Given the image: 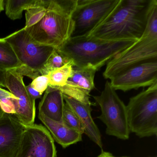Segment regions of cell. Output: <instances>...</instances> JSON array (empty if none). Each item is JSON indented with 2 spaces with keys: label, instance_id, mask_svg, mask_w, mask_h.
Returning a JSON list of instances; mask_svg holds the SVG:
<instances>
[{
  "label": "cell",
  "instance_id": "obj_20",
  "mask_svg": "<svg viewBox=\"0 0 157 157\" xmlns=\"http://www.w3.org/2000/svg\"><path fill=\"white\" fill-rule=\"evenodd\" d=\"M70 61L57 49L55 48L40 71L41 75H48L50 72L59 68Z\"/></svg>",
  "mask_w": 157,
  "mask_h": 157
},
{
  "label": "cell",
  "instance_id": "obj_3",
  "mask_svg": "<svg viewBox=\"0 0 157 157\" xmlns=\"http://www.w3.org/2000/svg\"><path fill=\"white\" fill-rule=\"evenodd\" d=\"M137 41L133 39L104 41L80 35L72 36L57 49L72 61L73 66L91 68L98 71Z\"/></svg>",
  "mask_w": 157,
  "mask_h": 157
},
{
  "label": "cell",
  "instance_id": "obj_18",
  "mask_svg": "<svg viewBox=\"0 0 157 157\" xmlns=\"http://www.w3.org/2000/svg\"><path fill=\"white\" fill-rule=\"evenodd\" d=\"M21 66L10 44L4 38H0V70L16 71Z\"/></svg>",
  "mask_w": 157,
  "mask_h": 157
},
{
  "label": "cell",
  "instance_id": "obj_23",
  "mask_svg": "<svg viewBox=\"0 0 157 157\" xmlns=\"http://www.w3.org/2000/svg\"><path fill=\"white\" fill-rule=\"evenodd\" d=\"M17 98L10 92L0 88V105L4 113L14 115Z\"/></svg>",
  "mask_w": 157,
  "mask_h": 157
},
{
  "label": "cell",
  "instance_id": "obj_26",
  "mask_svg": "<svg viewBox=\"0 0 157 157\" xmlns=\"http://www.w3.org/2000/svg\"><path fill=\"white\" fill-rule=\"evenodd\" d=\"M6 72L5 71L0 70V87L6 88Z\"/></svg>",
  "mask_w": 157,
  "mask_h": 157
},
{
  "label": "cell",
  "instance_id": "obj_25",
  "mask_svg": "<svg viewBox=\"0 0 157 157\" xmlns=\"http://www.w3.org/2000/svg\"><path fill=\"white\" fill-rule=\"evenodd\" d=\"M26 88L29 95L34 101L36 99H40L42 97V94L40 93L39 92L34 89L31 86V84L26 86Z\"/></svg>",
  "mask_w": 157,
  "mask_h": 157
},
{
  "label": "cell",
  "instance_id": "obj_17",
  "mask_svg": "<svg viewBox=\"0 0 157 157\" xmlns=\"http://www.w3.org/2000/svg\"><path fill=\"white\" fill-rule=\"evenodd\" d=\"M45 0H8L5 5L6 14L11 20L21 19L24 11L43 6Z\"/></svg>",
  "mask_w": 157,
  "mask_h": 157
},
{
  "label": "cell",
  "instance_id": "obj_11",
  "mask_svg": "<svg viewBox=\"0 0 157 157\" xmlns=\"http://www.w3.org/2000/svg\"><path fill=\"white\" fill-rule=\"evenodd\" d=\"M6 82V88L17 98L14 115L26 126L34 124L35 101L27 92L23 76L15 70L7 71Z\"/></svg>",
  "mask_w": 157,
  "mask_h": 157
},
{
  "label": "cell",
  "instance_id": "obj_8",
  "mask_svg": "<svg viewBox=\"0 0 157 157\" xmlns=\"http://www.w3.org/2000/svg\"><path fill=\"white\" fill-rule=\"evenodd\" d=\"M118 0H78L73 15L72 36L83 35L93 29L117 3Z\"/></svg>",
  "mask_w": 157,
  "mask_h": 157
},
{
  "label": "cell",
  "instance_id": "obj_24",
  "mask_svg": "<svg viewBox=\"0 0 157 157\" xmlns=\"http://www.w3.org/2000/svg\"><path fill=\"white\" fill-rule=\"evenodd\" d=\"M31 86L36 90L43 94L49 85V78L48 75H41L33 80Z\"/></svg>",
  "mask_w": 157,
  "mask_h": 157
},
{
  "label": "cell",
  "instance_id": "obj_5",
  "mask_svg": "<svg viewBox=\"0 0 157 157\" xmlns=\"http://www.w3.org/2000/svg\"><path fill=\"white\" fill-rule=\"evenodd\" d=\"M130 132L140 138L157 135V82L131 97L126 105Z\"/></svg>",
  "mask_w": 157,
  "mask_h": 157
},
{
  "label": "cell",
  "instance_id": "obj_31",
  "mask_svg": "<svg viewBox=\"0 0 157 157\" xmlns=\"http://www.w3.org/2000/svg\"></svg>",
  "mask_w": 157,
  "mask_h": 157
},
{
  "label": "cell",
  "instance_id": "obj_22",
  "mask_svg": "<svg viewBox=\"0 0 157 157\" xmlns=\"http://www.w3.org/2000/svg\"><path fill=\"white\" fill-rule=\"evenodd\" d=\"M47 0L43 6L35 7L26 11L25 25V28H28L39 22L44 16L46 13Z\"/></svg>",
  "mask_w": 157,
  "mask_h": 157
},
{
  "label": "cell",
  "instance_id": "obj_29",
  "mask_svg": "<svg viewBox=\"0 0 157 157\" xmlns=\"http://www.w3.org/2000/svg\"><path fill=\"white\" fill-rule=\"evenodd\" d=\"M4 112L3 110H2V108L1 106L0 105V117L3 116V115L4 114Z\"/></svg>",
  "mask_w": 157,
  "mask_h": 157
},
{
  "label": "cell",
  "instance_id": "obj_2",
  "mask_svg": "<svg viewBox=\"0 0 157 157\" xmlns=\"http://www.w3.org/2000/svg\"><path fill=\"white\" fill-rule=\"evenodd\" d=\"M78 0H47L46 13L35 25L25 28L33 42L59 48L73 36V15Z\"/></svg>",
  "mask_w": 157,
  "mask_h": 157
},
{
  "label": "cell",
  "instance_id": "obj_15",
  "mask_svg": "<svg viewBox=\"0 0 157 157\" xmlns=\"http://www.w3.org/2000/svg\"><path fill=\"white\" fill-rule=\"evenodd\" d=\"M64 101L60 90L48 86L39 103V113L54 121L63 122Z\"/></svg>",
  "mask_w": 157,
  "mask_h": 157
},
{
  "label": "cell",
  "instance_id": "obj_6",
  "mask_svg": "<svg viewBox=\"0 0 157 157\" xmlns=\"http://www.w3.org/2000/svg\"><path fill=\"white\" fill-rule=\"evenodd\" d=\"M4 38L11 46L21 64L16 71L33 80L41 76V69L56 48L35 43L24 27Z\"/></svg>",
  "mask_w": 157,
  "mask_h": 157
},
{
  "label": "cell",
  "instance_id": "obj_19",
  "mask_svg": "<svg viewBox=\"0 0 157 157\" xmlns=\"http://www.w3.org/2000/svg\"><path fill=\"white\" fill-rule=\"evenodd\" d=\"M73 64L72 61L68 62L61 67L55 70L48 74L50 87L61 88L66 85L72 75Z\"/></svg>",
  "mask_w": 157,
  "mask_h": 157
},
{
  "label": "cell",
  "instance_id": "obj_28",
  "mask_svg": "<svg viewBox=\"0 0 157 157\" xmlns=\"http://www.w3.org/2000/svg\"><path fill=\"white\" fill-rule=\"evenodd\" d=\"M4 1L0 0V13L4 10Z\"/></svg>",
  "mask_w": 157,
  "mask_h": 157
},
{
  "label": "cell",
  "instance_id": "obj_13",
  "mask_svg": "<svg viewBox=\"0 0 157 157\" xmlns=\"http://www.w3.org/2000/svg\"><path fill=\"white\" fill-rule=\"evenodd\" d=\"M25 128L14 115L0 117V157H16Z\"/></svg>",
  "mask_w": 157,
  "mask_h": 157
},
{
  "label": "cell",
  "instance_id": "obj_30",
  "mask_svg": "<svg viewBox=\"0 0 157 157\" xmlns=\"http://www.w3.org/2000/svg\"><path fill=\"white\" fill-rule=\"evenodd\" d=\"M125 157V156H124H124H123V157Z\"/></svg>",
  "mask_w": 157,
  "mask_h": 157
},
{
  "label": "cell",
  "instance_id": "obj_16",
  "mask_svg": "<svg viewBox=\"0 0 157 157\" xmlns=\"http://www.w3.org/2000/svg\"><path fill=\"white\" fill-rule=\"evenodd\" d=\"M38 117L54 140L64 148L82 140V134L70 128L63 122L54 121L40 113Z\"/></svg>",
  "mask_w": 157,
  "mask_h": 157
},
{
  "label": "cell",
  "instance_id": "obj_27",
  "mask_svg": "<svg viewBox=\"0 0 157 157\" xmlns=\"http://www.w3.org/2000/svg\"><path fill=\"white\" fill-rule=\"evenodd\" d=\"M97 157H116L114 156L112 153L107 151H102L101 153Z\"/></svg>",
  "mask_w": 157,
  "mask_h": 157
},
{
  "label": "cell",
  "instance_id": "obj_14",
  "mask_svg": "<svg viewBox=\"0 0 157 157\" xmlns=\"http://www.w3.org/2000/svg\"><path fill=\"white\" fill-rule=\"evenodd\" d=\"M63 97L65 102L78 116L84 128V134L99 147L102 149V141L100 130L92 117V104L83 103L64 94Z\"/></svg>",
  "mask_w": 157,
  "mask_h": 157
},
{
  "label": "cell",
  "instance_id": "obj_7",
  "mask_svg": "<svg viewBox=\"0 0 157 157\" xmlns=\"http://www.w3.org/2000/svg\"><path fill=\"white\" fill-rule=\"evenodd\" d=\"M101 108L97 118L106 126L105 133L119 139H129L130 131L127 117L126 105L120 99L110 82L106 81L101 93L94 96Z\"/></svg>",
  "mask_w": 157,
  "mask_h": 157
},
{
  "label": "cell",
  "instance_id": "obj_10",
  "mask_svg": "<svg viewBox=\"0 0 157 157\" xmlns=\"http://www.w3.org/2000/svg\"><path fill=\"white\" fill-rule=\"evenodd\" d=\"M50 132L41 124L26 126L16 157H56Z\"/></svg>",
  "mask_w": 157,
  "mask_h": 157
},
{
  "label": "cell",
  "instance_id": "obj_9",
  "mask_svg": "<svg viewBox=\"0 0 157 157\" xmlns=\"http://www.w3.org/2000/svg\"><path fill=\"white\" fill-rule=\"evenodd\" d=\"M115 90L126 92L149 87L157 82V59L136 64L121 71L110 79Z\"/></svg>",
  "mask_w": 157,
  "mask_h": 157
},
{
  "label": "cell",
  "instance_id": "obj_12",
  "mask_svg": "<svg viewBox=\"0 0 157 157\" xmlns=\"http://www.w3.org/2000/svg\"><path fill=\"white\" fill-rule=\"evenodd\" d=\"M97 71L91 68L73 66L72 75L66 85L57 88L64 95L81 102L92 104L90 93L94 88V77Z\"/></svg>",
  "mask_w": 157,
  "mask_h": 157
},
{
  "label": "cell",
  "instance_id": "obj_1",
  "mask_svg": "<svg viewBox=\"0 0 157 157\" xmlns=\"http://www.w3.org/2000/svg\"><path fill=\"white\" fill-rule=\"evenodd\" d=\"M157 0H118L116 5L93 29L83 35L104 41L138 40L147 27Z\"/></svg>",
  "mask_w": 157,
  "mask_h": 157
},
{
  "label": "cell",
  "instance_id": "obj_21",
  "mask_svg": "<svg viewBox=\"0 0 157 157\" xmlns=\"http://www.w3.org/2000/svg\"><path fill=\"white\" fill-rule=\"evenodd\" d=\"M63 122L70 128L79 132L82 135L84 134V128L78 116L66 102L63 111Z\"/></svg>",
  "mask_w": 157,
  "mask_h": 157
},
{
  "label": "cell",
  "instance_id": "obj_4",
  "mask_svg": "<svg viewBox=\"0 0 157 157\" xmlns=\"http://www.w3.org/2000/svg\"><path fill=\"white\" fill-rule=\"evenodd\" d=\"M151 59H157V2L151 10L142 36L107 63L103 76L110 79L128 68Z\"/></svg>",
  "mask_w": 157,
  "mask_h": 157
}]
</instances>
